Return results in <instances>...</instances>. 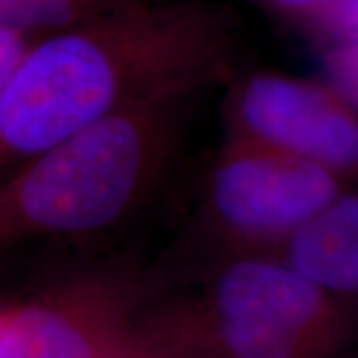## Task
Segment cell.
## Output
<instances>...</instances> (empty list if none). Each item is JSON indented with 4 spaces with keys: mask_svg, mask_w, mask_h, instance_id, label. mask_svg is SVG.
I'll list each match as a JSON object with an SVG mask.
<instances>
[{
    "mask_svg": "<svg viewBox=\"0 0 358 358\" xmlns=\"http://www.w3.org/2000/svg\"><path fill=\"white\" fill-rule=\"evenodd\" d=\"M333 169L231 136L207 179L215 223L241 241L282 245L345 192Z\"/></svg>",
    "mask_w": 358,
    "mask_h": 358,
    "instance_id": "4",
    "label": "cell"
},
{
    "mask_svg": "<svg viewBox=\"0 0 358 358\" xmlns=\"http://www.w3.org/2000/svg\"><path fill=\"white\" fill-rule=\"evenodd\" d=\"M231 136L358 176V108L336 86L279 72L245 76L231 96Z\"/></svg>",
    "mask_w": 358,
    "mask_h": 358,
    "instance_id": "5",
    "label": "cell"
},
{
    "mask_svg": "<svg viewBox=\"0 0 358 358\" xmlns=\"http://www.w3.org/2000/svg\"><path fill=\"white\" fill-rule=\"evenodd\" d=\"M341 44L358 42V0H331L327 10Z\"/></svg>",
    "mask_w": 358,
    "mask_h": 358,
    "instance_id": "11",
    "label": "cell"
},
{
    "mask_svg": "<svg viewBox=\"0 0 358 358\" xmlns=\"http://www.w3.org/2000/svg\"><path fill=\"white\" fill-rule=\"evenodd\" d=\"M231 38L187 0H148L34 36L0 94V171L108 115L192 98L225 74Z\"/></svg>",
    "mask_w": 358,
    "mask_h": 358,
    "instance_id": "1",
    "label": "cell"
},
{
    "mask_svg": "<svg viewBox=\"0 0 358 358\" xmlns=\"http://www.w3.org/2000/svg\"><path fill=\"white\" fill-rule=\"evenodd\" d=\"M281 259L343 301L358 299V195L343 192L281 245Z\"/></svg>",
    "mask_w": 358,
    "mask_h": 358,
    "instance_id": "7",
    "label": "cell"
},
{
    "mask_svg": "<svg viewBox=\"0 0 358 358\" xmlns=\"http://www.w3.org/2000/svg\"><path fill=\"white\" fill-rule=\"evenodd\" d=\"M331 70L336 80V88L346 94V98L358 108V42L357 44H341L333 52Z\"/></svg>",
    "mask_w": 358,
    "mask_h": 358,
    "instance_id": "10",
    "label": "cell"
},
{
    "mask_svg": "<svg viewBox=\"0 0 358 358\" xmlns=\"http://www.w3.org/2000/svg\"><path fill=\"white\" fill-rule=\"evenodd\" d=\"M148 0H0V24L30 36Z\"/></svg>",
    "mask_w": 358,
    "mask_h": 358,
    "instance_id": "8",
    "label": "cell"
},
{
    "mask_svg": "<svg viewBox=\"0 0 358 358\" xmlns=\"http://www.w3.org/2000/svg\"><path fill=\"white\" fill-rule=\"evenodd\" d=\"M197 329L215 358H338L350 315L281 257H243L207 287Z\"/></svg>",
    "mask_w": 358,
    "mask_h": 358,
    "instance_id": "3",
    "label": "cell"
},
{
    "mask_svg": "<svg viewBox=\"0 0 358 358\" xmlns=\"http://www.w3.org/2000/svg\"><path fill=\"white\" fill-rule=\"evenodd\" d=\"M187 100L122 110L28 159L0 183V237H84L131 215L166 173Z\"/></svg>",
    "mask_w": 358,
    "mask_h": 358,
    "instance_id": "2",
    "label": "cell"
},
{
    "mask_svg": "<svg viewBox=\"0 0 358 358\" xmlns=\"http://www.w3.org/2000/svg\"><path fill=\"white\" fill-rule=\"evenodd\" d=\"M2 313H4V310H0V322H2Z\"/></svg>",
    "mask_w": 358,
    "mask_h": 358,
    "instance_id": "13",
    "label": "cell"
},
{
    "mask_svg": "<svg viewBox=\"0 0 358 358\" xmlns=\"http://www.w3.org/2000/svg\"><path fill=\"white\" fill-rule=\"evenodd\" d=\"M100 307L86 291H74L4 310L0 358H103L108 319Z\"/></svg>",
    "mask_w": 358,
    "mask_h": 358,
    "instance_id": "6",
    "label": "cell"
},
{
    "mask_svg": "<svg viewBox=\"0 0 358 358\" xmlns=\"http://www.w3.org/2000/svg\"><path fill=\"white\" fill-rule=\"evenodd\" d=\"M271 4L279 6L282 10L296 14H313L324 13L331 0H267Z\"/></svg>",
    "mask_w": 358,
    "mask_h": 358,
    "instance_id": "12",
    "label": "cell"
},
{
    "mask_svg": "<svg viewBox=\"0 0 358 358\" xmlns=\"http://www.w3.org/2000/svg\"><path fill=\"white\" fill-rule=\"evenodd\" d=\"M32 38L34 36L26 34L22 30L0 24V94L4 92L18 64L22 62Z\"/></svg>",
    "mask_w": 358,
    "mask_h": 358,
    "instance_id": "9",
    "label": "cell"
}]
</instances>
